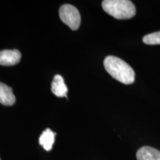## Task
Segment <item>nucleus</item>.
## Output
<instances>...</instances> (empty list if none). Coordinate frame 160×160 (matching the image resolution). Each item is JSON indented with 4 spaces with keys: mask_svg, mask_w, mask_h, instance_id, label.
<instances>
[{
    "mask_svg": "<svg viewBox=\"0 0 160 160\" xmlns=\"http://www.w3.org/2000/svg\"><path fill=\"white\" fill-rule=\"evenodd\" d=\"M106 71L120 82L131 85L135 81V72L127 62L114 56H108L104 60Z\"/></svg>",
    "mask_w": 160,
    "mask_h": 160,
    "instance_id": "obj_1",
    "label": "nucleus"
},
{
    "mask_svg": "<svg viewBox=\"0 0 160 160\" xmlns=\"http://www.w3.org/2000/svg\"><path fill=\"white\" fill-rule=\"evenodd\" d=\"M102 6L106 13L117 19H131L137 12L135 5L129 0H105Z\"/></svg>",
    "mask_w": 160,
    "mask_h": 160,
    "instance_id": "obj_2",
    "label": "nucleus"
},
{
    "mask_svg": "<svg viewBox=\"0 0 160 160\" xmlns=\"http://www.w3.org/2000/svg\"><path fill=\"white\" fill-rule=\"evenodd\" d=\"M59 17L62 22L73 31L79 28L81 23V16L74 6L65 4L59 8Z\"/></svg>",
    "mask_w": 160,
    "mask_h": 160,
    "instance_id": "obj_3",
    "label": "nucleus"
},
{
    "mask_svg": "<svg viewBox=\"0 0 160 160\" xmlns=\"http://www.w3.org/2000/svg\"><path fill=\"white\" fill-rule=\"evenodd\" d=\"M21 57L18 50H3L0 51V65H15L19 62Z\"/></svg>",
    "mask_w": 160,
    "mask_h": 160,
    "instance_id": "obj_4",
    "label": "nucleus"
},
{
    "mask_svg": "<svg viewBox=\"0 0 160 160\" xmlns=\"http://www.w3.org/2000/svg\"><path fill=\"white\" fill-rule=\"evenodd\" d=\"M137 160H160V151L150 146H144L137 152Z\"/></svg>",
    "mask_w": 160,
    "mask_h": 160,
    "instance_id": "obj_5",
    "label": "nucleus"
},
{
    "mask_svg": "<svg viewBox=\"0 0 160 160\" xmlns=\"http://www.w3.org/2000/svg\"><path fill=\"white\" fill-rule=\"evenodd\" d=\"M15 102L16 97L11 88L0 82V103L5 106H11Z\"/></svg>",
    "mask_w": 160,
    "mask_h": 160,
    "instance_id": "obj_6",
    "label": "nucleus"
},
{
    "mask_svg": "<svg viewBox=\"0 0 160 160\" xmlns=\"http://www.w3.org/2000/svg\"><path fill=\"white\" fill-rule=\"evenodd\" d=\"M51 91L58 97H67L68 88L62 76L56 75L53 77L51 85Z\"/></svg>",
    "mask_w": 160,
    "mask_h": 160,
    "instance_id": "obj_7",
    "label": "nucleus"
},
{
    "mask_svg": "<svg viewBox=\"0 0 160 160\" xmlns=\"http://www.w3.org/2000/svg\"><path fill=\"white\" fill-rule=\"evenodd\" d=\"M56 133L53 132L51 129L48 128L44 131L40 136L39 142V144L43 147V148L47 151H50L53 148V145L54 143Z\"/></svg>",
    "mask_w": 160,
    "mask_h": 160,
    "instance_id": "obj_8",
    "label": "nucleus"
},
{
    "mask_svg": "<svg viewBox=\"0 0 160 160\" xmlns=\"http://www.w3.org/2000/svg\"><path fill=\"white\" fill-rule=\"evenodd\" d=\"M143 42L146 45H160V31L154 32L145 35L142 39Z\"/></svg>",
    "mask_w": 160,
    "mask_h": 160,
    "instance_id": "obj_9",
    "label": "nucleus"
},
{
    "mask_svg": "<svg viewBox=\"0 0 160 160\" xmlns=\"http://www.w3.org/2000/svg\"><path fill=\"white\" fill-rule=\"evenodd\" d=\"M0 160H1V159H0Z\"/></svg>",
    "mask_w": 160,
    "mask_h": 160,
    "instance_id": "obj_10",
    "label": "nucleus"
}]
</instances>
